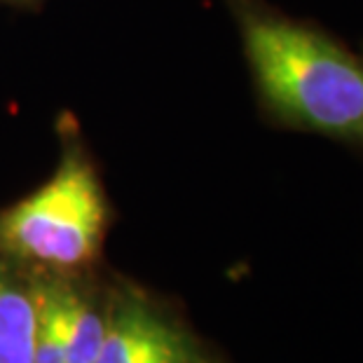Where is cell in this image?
I'll return each mask as SVG.
<instances>
[{"label":"cell","mask_w":363,"mask_h":363,"mask_svg":"<svg viewBox=\"0 0 363 363\" xmlns=\"http://www.w3.org/2000/svg\"><path fill=\"white\" fill-rule=\"evenodd\" d=\"M262 115L363 150V54L265 0H225Z\"/></svg>","instance_id":"cell-1"},{"label":"cell","mask_w":363,"mask_h":363,"mask_svg":"<svg viewBox=\"0 0 363 363\" xmlns=\"http://www.w3.org/2000/svg\"><path fill=\"white\" fill-rule=\"evenodd\" d=\"M52 179L0 211V251L35 265L73 272L101 251L108 206L101 181L73 131Z\"/></svg>","instance_id":"cell-2"},{"label":"cell","mask_w":363,"mask_h":363,"mask_svg":"<svg viewBox=\"0 0 363 363\" xmlns=\"http://www.w3.org/2000/svg\"><path fill=\"white\" fill-rule=\"evenodd\" d=\"M35 291L0 260V363H33Z\"/></svg>","instance_id":"cell-3"},{"label":"cell","mask_w":363,"mask_h":363,"mask_svg":"<svg viewBox=\"0 0 363 363\" xmlns=\"http://www.w3.org/2000/svg\"><path fill=\"white\" fill-rule=\"evenodd\" d=\"M48 281L61 316L66 363H96L106 333V316L75 286L61 279Z\"/></svg>","instance_id":"cell-4"},{"label":"cell","mask_w":363,"mask_h":363,"mask_svg":"<svg viewBox=\"0 0 363 363\" xmlns=\"http://www.w3.org/2000/svg\"><path fill=\"white\" fill-rule=\"evenodd\" d=\"M162 316L164 314L150 307L148 300L131 291L118 296L106 316V333L96 363H131Z\"/></svg>","instance_id":"cell-5"},{"label":"cell","mask_w":363,"mask_h":363,"mask_svg":"<svg viewBox=\"0 0 363 363\" xmlns=\"http://www.w3.org/2000/svg\"><path fill=\"white\" fill-rule=\"evenodd\" d=\"M35 291V340H33V363H66L64 330L57 300L48 279L33 281Z\"/></svg>","instance_id":"cell-6"},{"label":"cell","mask_w":363,"mask_h":363,"mask_svg":"<svg viewBox=\"0 0 363 363\" xmlns=\"http://www.w3.org/2000/svg\"><path fill=\"white\" fill-rule=\"evenodd\" d=\"M43 0H0V5L7 7H38Z\"/></svg>","instance_id":"cell-7"},{"label":"cell","mask_w":363,"mask_h":363,"mask_svg":"<svg viewBox=\"0 0 363 363\" xmlns=\"http://www.w3.org/2000/svg\"><path fill=\"white\" fill-rule=\"evenodd\" d=\"M361 54H363V45H361Z\"/></svg>","instance_id":"cell-8"}]
</instances>
